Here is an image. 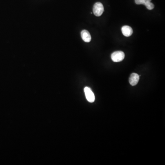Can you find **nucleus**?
<instances>
[{"label":"nucleus","instance_id":"6e6552de","mask_svg":"<svg viewBox=\"0 0 165 165\" xmlns=\"http://www.w3.org/2000/svg\"><path fill=\"white\" fill-rule=\"evenodd\" d=\"M145 6L148 10H152L154 8V5L152 3H151V2L147 3L146 4H145Z\"/></svg>","mask_w":165,"mask_h":165},{"label":"nucleus","instance_id":"20e7f679","mask_svg":"<svg viewBox=\"0 0 165 165\" xmlns=\"http://www.w3.org/2000/svg\"><path fill=\"white\" fill-rule=\"evenodd\" d=\"M139 79V76L135 73H133L130 75L129 79L130 84L132 86H135L138 83Z\"/></svg>","mask_w":165,"mask_h":165},{"label":"nucleus","instance_id":"0eeeda50","mask_svg":"<svg viewBox=\"0 0 165 165\" xmlns=\"http://www.w3.org/2000/svg\"><path fill=\"white\" fill-rule=\"evenodd\" d=\"M151 0H135V2L137 5L143 4L145 5L147 3L151 2Z\"/></svg>","mask_w":165,"mask_h":165},{"label":"nucleus","instance_id":"7ed1b4c3","mask_svg":"<svg viewBox=\"0 0 165 165\" xmlns=\"http://www.w3.org/2000/svg\"><path fill=\"white\" fill-rule=\"evenodd\" d=\"M84 91L87 101L90 103L94 102L95 100V96L91 89L89 87H86L84 88Z\"/></svg>","mask_w":165,"mask_h":165},{"label":"nucleus","instance_id":"f03ea898","mask_svg":"<svg viewBox=\"0 0 165 165\" xmlns=\"http://www.w3.org/2000/svg\"><path fill=\"white\" fill-rule=\"evenodd\" d=\"M124 57V53L122 51H115L111 55V58L114 62H120L122 61Z\"/></svg>","mask_w":165,"mask_h":165},{"label":"nucleus","instance_id":"f257e3e1","mask_svg":"<svg viewBox=\"0 0 165 165\" xmlns=\"http://www.w3.org/2000/svg\"><path fill=\"white\" fill-rule=\"evenodd\" d=\"M104 11V8L101 3L97 2L94 4L93 6V11L95 16H101L103 13Z\"/></svg>","mask_w":165,"mask_h":165},{"label":"nucleus","instance_id":"423d86ee","mask_svg":"<svg viewBox=\"0 0 165 165\" xmlns=\"http://www.w3.org/2000/svg\"><path fill=\"white\" fill-rule=\"evenodd\" d=\"M81 36L82 40L85 42H90L91 40V37L89 31L83 30L81 32Z\"/></svg>","mask_w":165,"mask_h":165},{"label":"nucleus","instance_id":"39448f33","mask_svg":"<svg viewBox=\"0 0 165 165\" xmlns=\"http://www.w3.org/2000/svg\"><path fill=\"white\" fill-rule=\"evenodd\" d=\"M122 32L125 36L129 37L133 34V30L129 26L125 25L122 28Z\"/></svg>","mask_w":165,"mask_h":165}]
</instances>
